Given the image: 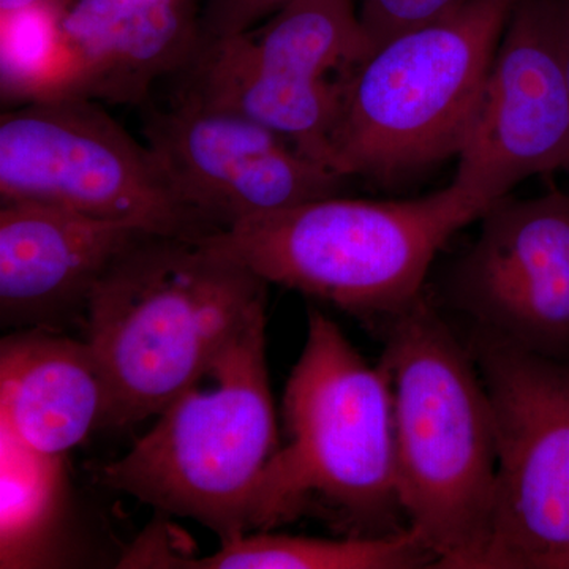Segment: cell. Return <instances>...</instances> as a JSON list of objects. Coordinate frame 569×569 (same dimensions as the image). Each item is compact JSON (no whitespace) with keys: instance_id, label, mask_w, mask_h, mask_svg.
Instances as JSON below:
<instances>
[{"instance_id":"16","label":"cell","mask_w":569,"mask_h":569,"mask_svg":"<svg viewBox=\"0 0 569 569\" xmlns=\"http://www.w3.org/2000/svg\"><path fill=\"white\" fill-rule=\"evenodd\" d=\"M433 565L432 552L410 527L387 537L342 539L250 531L222 541L212 556L134 548L122 560V567L130 568L186 569H411Z\"/></svg>"},{"instance_id":"8","label":"cell","mask_w":569,"mask_h":569,"mask_svg":"<svg viewBox=\"0 0 569 569\" xmlns=\"http://www.w3.org/2000/svg\"><path fill=\"white\" fill-rule=\"evenodd\" d=\"M54 206L156 234L211 233L159 157L84 97L36 100L0 118V203Z\"/></svg>"},{"instance_id":"11","label":"cell","mask_w":569,"mask_h":569,"mask_svg":"<svg viewBox=\"0 0 569 569\" xmlns=\"http://www.w3.org/2000/svg\"><path fill=\"white\" fill-rule=\"evenodd\" d=\"M449 269L445 296L475 332L569 358V192L497 201Z\"/></svg>"},{"instance_id":"5","label":"cell","mask_w":569,"mask_h":569,"mask_svg":"<svg viewBox=\"0 0 569 569\" xmlns=\"http://www.w3.org/2000/svg\"><path fill=\"white\" fill-rule=\"evenodd\" d=\"M279 447L263 307L100 481L227 541L250 533L254 492Z\"/></svg>"},{"instance_id":"14","label":"cell","mask_w":569,"mask_h":569,"mask_svg":"<svg viewBox=\"0 0 569 569\" xmlns=\"http://www.w3.org/2000/svg\"><path fill=\"white\" fill-rule=\"evenodd\" d=\"M61 26L80 70L78 96L133 107L189 69L203 41L193 0H69Z\"/></svg>"},{"instance_id":"22","label":"cell","mask_w":569,"mask_h":569,"mask_svg":"<svg viewBox=\"0 0 569 569\" xmlns=\"http://www.w3.org/2000/svg\"><path fill=\"white\" fill-rule=\"evenodd\" d=\"M67 2H69V0H0V13H10V11L28 9V7H63Z\"/></svg>"},{"instance_id":"17","label":"cell","mask_w":569,"mask_h":569,"mask_svg":"<svg viewBox=\"0 0 569 569\" xmlns=\"http://www.w3.org/2000/svg\"><path fill=\"white\" fill-rule=\"evenodd\" d=\"M62 458L0 425V568H32L47 559L66 507Z\"/></svg>"},{"instance_id":"12","label":"cell","mask_w":569,"mask_h":569,"mask_svg":"<svg viewBox=\"0 0 569 569\" xmlns=\"http://www.w3.org/2000/svg\"><path fill=\"white\" fill-rule=\"evenodd\" d=\"M455 183L493 206L531 176L563 171L569 96L550 0H519L490 63Z\"/></svg>"},{"instance_id":"10","label":"cell","mask_w":569,"mask_h":569,"mask_svg":"<svg viewBox=\"0 0 569 569\" xmlns=\"http://www.w3.org/2000/svg\"><path fill=\"white\" fill-rule=\"evenodd\" d=\"M146 144L183 203L212 231L337 197L347 178L263 123L178 93L173 104H142Z\"/></svg>"},{"instance_id":"1","label":"cell","mask_w":569,"mask_h":569,"mask_svg":"<svg viewBox=\"0 0 569 569\" xmlns=\"http://www.w3.org/2000/svg\"><path fill=\"white\" fill-rule=\"evenodd\" d=\"M395 402L397 485L433 568L473 569L496 492L492 407L470 347L422 295L377 326Z\"/></svg>"},{"instance_id":"21","label":"cell","mask_w":569,"mask_h":569,"mask_svg":"<svg viewBox=\"0 0 569 569\" xmlns=\"http://www.w3.org/2000/svg\"><path fill=\"white\" fill-rule=\"evenodd\" d=\"M552 3L553 22H556L557 39H559L561 63L567 78L569 96V0H550ZM563 173L569 178V157Z\"/></svg>"},{"instance_id":"4","label":"cell","mask_w":569,"mask_h":569,"mask_svg":"<svg viewBox=\"0 0 569 569\" xmlns=\"http://www.w3.org/2000/svg\"><path fill=\"white\" fill-rule=\"evenodd\" d=\"M489 208L455 182L417 200L337 194L249 217L197 241L268 284L378 326L426 293L441 247Z\"/></svg>"},{"instance_id":"18","label":"cell","mask_w":569,"mask_h":569,"mask_svg":"<svg viewBox=\"0 0 569 569\" xmlns=\"http://www.w3.org/2000/svg\"><path fill=\"white\" fill-rule=\"evenodd\" d=\"M61 11L62 7L39 6L0 13L3 100L28 103L78 96L80 70L63 36Z\"/></svg>"},{"instance_id":"2","label":"cell","mask_w":569,"mask_h":569,"mask_svg":"<svg viewBox=\"0 0 569 569\" xmlns=\"http://www.w3.org/2000/svg\"><path fill=\"white\" fill-rule=\"evenodd\" d=\"M288 440L254 492L250 531L309 509L348 537L408 529L397 485L395 402L383 361H367L328 316L310 309L302 353L283 395Z\"/></svg>"},{"instance_id":"13","label":"cell","mask_w":569,"mask_h":569,"mask_svg":"<svg viewBox=\"0 0 569 569\" xmlns=\"http://www.w3.org/2000/svg\"><path fill=\"white\" fill-rule=\"evenodd\" d=\"M140 224L54 206L0 203L2 320L31 321L88 305L116 258L142 236Z\"/></svg>"},{"instance_id":"15","label":"cell","mask_w":569,"mask_h":569,"mask_svg":"<svg viewBox=\"0 0 569 569\" xmlns=\"http://www.w3.org/2000/svg\"><path fill=\"white\" fill-rule=\"evenodd\" d=\"M107 391L88 340L47 329L0 343V425L26 445L63 456L102 426Z\"/></svg>"},{"instance_id":"6","label":"cell","mask_w":569,"mask_h":569,"mask_svg":"<svg viewBox=\"0 0 569 569\" xmlns=\"http://www.w3.org/2000/svg\"><path fill=\"white\" fill-rule=\"evenodd\" d=\"M518 3L468 0L378 44L343 84L336 173L389 186L458 156Z\"/></svg>"},{"instance_id":"19","label":"cell","mask_w":569,"mask_h":569,"mask_svg":"<svg viewBox=\"0 0 569 569\" xmlns=\"http://www.w3.org/2000/svg\"><path fill=\"white\" fill-rule=\"evenodd\" d=\"M468 0H358L359 17L376 48L397 33L426 24Z\"/></svg>"},{"instance_id":"3","label":"cell","mask_w":569,"mask_h":569,"mask_svg":"<svg viewBox=\"0 0 569 569\" xmlns=\"http://www.w3.org/2000/svg\"><path fill=\"white\" fill-rule=\"evenodd\" d=\"M268 283L197 239L148 233L116 258L86 305L102 370V426L159 417L266 307Z\"/></svg>"},{"instance_id":"7","label":"cell","mask_w":569,"mask_h":569,"mask_svg":"<svg viewBox=\"0 0 569 569\" xmlns=\"http://www.w3.org/2000/svg\"><path fill=\"white\" fill-rule=\"evenodd\" d=\"M373 50L358 0H291L261 28L201 41L181 93L263 123L335 171L343 84Z\"/></svg>"},{"instance_id":"9","label":"cell","mask_w":569,"mask_h":569,"mask_svg":"<svg viewBox=\"0 0 569 569\" xmlns=\"http://www.w3.org/2000/svg\"><path fill=\"white\" fill-rule=\"evenodd\" d=\"M492 407L497 473L473 569H569V358L471 332Z\"/></svg>"},{"instance_id":"20","label":"cell","mask_w":569,"mask_h":569,"mask_svg":"<svg viewBox=\"0 0 569 569\" xmlns=\"http://www.w3.org/2000/svg\"><path fill=\"white\" fill-rule=\"evenodd\" d=\"M291 0H204L200 11L203 40L223 39L250 31Z\"/></svg>"}]
</instances>
